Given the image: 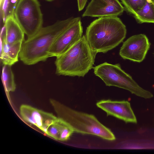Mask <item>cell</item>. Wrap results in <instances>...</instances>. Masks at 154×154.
I'll use <instances>...</instances> for the list:
<instances>
[{
    "label": "cell",
    "instance_id": "3957f363",
    "mask_svg": "<svg viewBox=\"0 0 154 154\" xmlns=\"http://www.w3.org/2000/svg\"><path fill=\"white\" fill-rule=\"evenodd\" d=\"M97 53L89 46L85 35L55 62L58 75L84 77L93 67Z\"/></svg>",
    "mask_w": 154,
    "mask_h": 154
},
{
    "label": "cell",
    "instance_id": "6da1fadb",
    "mask_svg": "<svg viewBox=\"0 0 154 154\" xmlns=\"http://www.w3.org/2000/svg\"><path fill=\"white\" fill-rule=\"evenodd\" d=\"M81 19L79 17H71L43 27L34 35L23 41L19 55L20 60L28 65L46 60L50 57L49 51L58 37L68 27Z\"/></svg>",
    "mask_w": 154,
    "mask_h": 154
},
{
    "label": "cell",
    "instance_id": "e0dca14e",
    "mask_svg": "<svg viewBox=\"0 0 154 154\" xmlns=\"http://www.w3.org/2000/svg\"><path fill=\"white\" fill-rule=\"evenodd\" d=\"M57 122L60 134L59 140H67L74 132L73 129L69 124L60 118L58 117Z\"/></svg>",
    "mask_w": 154,
    "mask_h": 154
},
{
    "label": "cell",
    "instance_id": "7402d4cb",
    "mask_svg": "<svg viewBox=\"0 0 154 154\" xmlns=\"http://www.w3.org/2000/svg\"><path fill=\"white\" fill-rule=\"evenodd\" d=\"M151 1H152L154 2V0H151Z\"/></svg>",
    "mask_w": 154,
    "mask_h": 154
},
{
    "label": "cell",
    "instance_id": "44dd1931",
    "mask_svg": "<svg viewBox=\"0 0 154 154\" xmlns=\"http://www.w3.org/2000/svg\"><path fill=\"white\" fill-rule=\"evenodd\" d=\"M45 0V1H48V2H51L54 1L55 0Z\"/></svg>",
    "mask_w": 154,
    "mask_h": 154
},
{
    "label": "cell",
    "instance_id": "5b68a950",
    "mask_svg": "<svg viewBox=\"0 0 154 154\" xmlns=\"http://www.w3.org/2000/svg\"><path fill=\"white\" fill-rule=\"evenodd\" d=\"M93 68L94 74L100 78L106 86L123 88L145 99L153 97L151 92L140 87L131 75L122 69L119 64L105 62Z\"/></svg>",
    "mask_w": 154,
    "mask_h": 154
},
{
    "label": "cell",
    "instance_id": "9c48e42d",
    "mask_svg": "<svg viewBox=\"0 0 154 154\" xmlns=\"http://www.w3.org/2000/svg\"><path fill=\"white\" fill-rule=\"evenodd\" d=\"M125 9L119 0H91L82 17H118L122 14Z\"/></svg>",
    "mask_w": 154,
    "mask_h": 154
},
{
    "label": "cell",
    "instance_id": "2e32d148",
    "mask_svg": "<svg viewBox=\"0 0 154 154\" xmlns=\"http://www.w3.org/2000/svg\"><path fill=\"white\" fill-rule=\"evenodd\" d=\"M19 0H0L1 22L3 25L7 18L14 17V12Z\"/></svg>",
    "mask_w": 154,
    "mask_h": 154
},
{
    "label": "cell",
    "instance_id": "ac0fdd59",
    "mask_svg": "<svg viewBox=\"0 0 154 154\" xmlns=\"http://www.w3.org/2000/svg\"><path fill=\"white\" fill-rule=\"evenodd\" d=\"M125 9L134 15L145 5L146 0H120Z\"/></svg>",
    "mask_w": 154,
    "mask_h": 154
},
{
    "label": "cell",
    "instance_id": "7a4b0ae2",
    "mask_svg": "<svg viewBox=\"0 0 154 154\" xmlns=\"http://www.w3.org/2000/svg\"><path fill=\"white\" fill-rule=\"evenodd\" d=\"M126 27L118 17L98 18L87 27L86 39L91 49L105 53L122 42L126 37Z\"/></svg>",
    "mask_w": 154,
    "mask_h": 154
},
{
    "label": "cell",
    "instance_id": "30bf717a",
    "mask_svg": "<svg viewBox=\"0 0 154 154\" xmlns=\"http://www.w3.org/2000/svg\"><path fill=\"white\" fill-rule=\"evenodd\" d=\"M20 113L24 121L36 126L46 134L48 128L58 118L51 113L26 104L20 106Z\"/></svg>",
    "mask_w": 154,
    "mask_h": 154
},
{
    "label": "cell",
    "instance_id": "277c9868",
    "mask_svg": "<svg viewBox=\"0 0 154 154\" xmlns=\"http://www.w3.org/2000/svg\"><path fill=\"white\" fill-rule=\"evenodd\" d=\"M49 101L58 117L69 124L74 132L96 135L109 140L116 139L112 132L94 115L74 110L53 99Z\"/></svg>",
    "mask_w": 154,
    "mask_h": 154
},
{
    "label": "cell",
    "instance_id": "d6986e66",
    "mask_svg": "<svg viewBox=\"0 0 154 154\" xmlns=\"http://www.w3.org/2000/svg\"><path fill=\"white\" fill-rule=\"evenodd\" d=\"M58 119V118H57ZM57 119L48 128L47 135L54 139L59 140L60 138V131Z\"/></svg>",
    "mask_w": 154,
    "mask_h": 154
},
{
    "label": "cell",
    "instance_id": "8992f818",
    "mask_svg": "<svg viewBox=\"0 0 154 154\" xmlns=\"http://www.w3.org/2000/svg\"><path fill=\"white\" fill-rule=\"evenodd\" d=\"M38 0H19L14 17L27 38L34 35L43 27V15Z\"/></svg>",
    "mask_w": 154,
    "mask_h": 154
},
{
    "label": "cell",
    "instance_id": "ffe728a7",
    "mask_svg": "<svg viewBox=\"0 0 154 154\" xmlns=\"http://www.w3.org/2000/svg\"><path fill=\"white\" fill-rule=\"evenodd\" d=\"M88 0H77L78 9L79 11H82L85 8Z\"/></svg>",
    "mask_w": 154,
    "mask_h": 154
},
{
    "label": "cell",
    "instance_id": "52a82bcc",
    "mask_svg": "<svg viewBox=\"0 0 154 154\" xmlns=\"http://www.w3.org/2000/svg\"><path fill=\"white\" fill-rule=\"evenodd\" d=\"M150 45L148 38L145 34L134 35L123 43L119 54L124 59L140 63L145 58Z\"/></svg>",
    "mask_w": 154,
    "mask_h": 154
},
{
    "label": "cell",
    "instance_id": "5bb4252c",
    "mask_svg": "<svg viewBox=\"0 0 154 154\" xmlns=\"http://www.w3.org/2000/svg\"><path fill=\"white\" fill-rule=\"evenodd\" d=\"M134 15L139 23H154V2L146 0L143 7Z\"/></svg>",
    "mask_w": 154,
    "mask_h": 154
},
{
    "label": "cell",
    "instance_id": "9a60e30c",
    "mask_svg": "<svg viewBox=\"0 0 154 154\" xmlns=\"http://www.w3.org/2000/svg\"><path fill=\"white\" fill-rule=\"evenodd\" d=\"M11 66L4 65L2 68L1 79L5 91L9 94L10 92H14L16 88L14 76Z\"/></svg>",
    "mask_w": 154,
    "mask_h": 154
},
{
    "label": "cell",
    "instance_id": "ba28073f",
    "mask_svg": "<svg viewBox=\"0 0 154 154\" xmlns=\"http://www.w3.org/2000/svg\"><path fill=\"white\" fill-rule=\"evenodd\" d=\"M81 19L68 27L55 42L49 52L50 57H57L74 45L82 36L83 28Z\"/></svg>",
    "mask_w": 154,
    "mask_h": 154
},
{
    "label": "cell",
    "instance_id": "4fadbf2b",
    "mask_svg": "<svg viewBox=\"0 0 154 154\" xmlns=\"http://www.w3.org/2000/svg\"><path fill=\"white\" fill-rule=\"evenodd\" d=\"M5 39L8 44H12L24 40V33L14 17H8L5 23Z\"/></svg>",
    "mask_w": 154,
    "mask_h": 154
},
{
    "label": "cell",
    "instance_id": "8fae6325",
    "mask_svg": "<svg viewBox=\"0 0 154 154\" xmlns=\"http://www.w3.org/2000/svg\"><path fill=\"white\" fill-rule=\"evenodd\" d=\"M97 106L111 116L126 122L137 123L136 117L130 103L127 101L102 100L96 103Z\"/></svg>",
    "mask_w": 154,
    "mask_h": 154
},
{
    "label": "cell",
    "instance_id": "7c38bea8",
    "mask_svg": "<svg viewBox=\"0 0 154 154\" xmlns=\"http://www.w3.org/2000/svg\"><path fill=\"white\" fill-rule=\"evenodd\" d=\"M0 58L3 65L11 66L18 60L23 42L12 44L8 43L5 39V30H1Z\"/></svg>",
    "mask_w": 154,
    "mask_h": 154
}]
</instances>
